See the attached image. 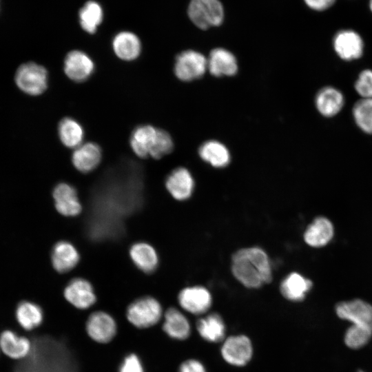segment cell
<instances>
[{
	"label": "cell",
	"instance_id": "cell-1",
	"mask_svg": "<svg viewBox=\"0 0 372 372\" xmlns=\"http://www.w3.org/2000/svg\"><path fill=\"white\" fill-rule=\"evenodd\" d=\"M234 276L247 288H258L272 280L269 257L260 247H253L238 250L231 258Z\"/></svg>",
	"mask_w": 372,
	"mask_h": 372
},
{
	"label": "cell",
	"instance_id": "cell-2",
	"mask_svg": "<svg viewBox=\"0 0 372 372\" xmlns=\"http://www.w3.org/2000/svg\"><path fill=\"white\" fill-rule=\"evenodd\" d=\"M187 14L196 26L206 30L221 25L225 13L219 0H190Z\"/></svg>",
	"mask_w": 372,
	"mask_h": 372
},
{
	"label": "cell",
	"instance_id": "cell-3",
	"mask_svg": "<svg viewBox=\"0 0 372 372\" xmlns=\"http://www.w3.org/2000/svg\"><path fill=\"white\" fill-rule=\"evenodd\" d=\"M162 316L161 304L149 296L136 300L128 306L126 311L129 322L138 329H146L156 324Z\"/></svg>",
	"mask_w": 372,
	"mask_h": 372
},
{
	"label": "cell",
	"instance_id": "cell-4",
	"mask_svg": "<svg viewBox=\"0 0 372 372\" xmlns=\"http://www.w3.org/2000/svg\"><path fill=\"white\" fill-rule=\"evenodd\" d=\"M14 79L19 88L30 95H39L48 86L47 70L33 62L22 64L17 69Z\"/></svg>",
	"mask_w": 372,
	"mask_h": 372
},
{
	"label": "cell",
	"instance_id": "cell-5",
	"mask_svg": "<svg viewBox=\"0 0 372 372\" xmlns=\"http://www.w3.org/2000/svg\"><path fill=\"white\" fill-rule=\"evenodd\" d=\"M207 70V59L200 52L187 50L176 58L174 73L183 81H191L200 78Z\"/></svg>",
	"mask_w": 372,
	"mask_h": 372
},
{
	"label": "cell",
	"instance_id": "cell-6",
	"mask_svg": "<svg viewBox=\"0 0 372 372\" xmlns=\"http://www.w3.org/2000/svg\"><path fill=\"white\" fill-rule=\"evenodd\" d=\"M223 342L220 354L229 364L243 366L251 360L254 349L251 341L247 335H231Z\"/></svg>",
	"mask_w": 372,
	"mask_h": 372
},
{
	"label": "cell",
	"instance_id": "cell-7",
	"mask_svg": "<svg viewBox=\"0 0 372 372\" xmlns=\"http://www.w3.org/2000/svg\"><path fill=\"white\" fill-rule=\"evenodd\" d=\"M85 331L88 336L99 344H107L115 337L117 326L114 319L109 313L98 311L87 318Z\"/></svg>",
	"mask_w": 372,
	"mask_h": 372
},
{
	"label": "cell",
	"instance_id": "cell-8",
	"mask_svg": "<svg viewBox=\"0 0 372 372\" xmlns=\"http://www.w3.org/2000/svg\"><path fill=\"white\" fill-rule=\"evenodd\" d=\"M337 316L353 324L372 330V305L360 299L338 303L335 307Z\"/></svg>",
	"mask_w": 372,
	"mask_h": 372
},
{
	"label": "cell",
	"instance_id": "cell-9",
	"mask_svg": "<svg viewBox=\"0 0 372 372\" xmlns=\"http://www.w3.org/2000/svg\"><path fill=\"white\" fill-rule=\"evenodd\" d=\"M178 300L183 309L194 315L205 313L212 304L210 292L201 286L183 289L178 294Z\"/></svg>",
	"mask_w": 372,
	"mask_h": 372
},
{
	"label": "cell",
	"instance_id": "cell-10",
	"mask_svg": "<svg viewBox=\"0 0 372 372\" xmlns=\"http://www.w3.org/2000/svg\"><path fill=\"white\" fill-rule=\"evenodd\" d=\"M333 48L344 61L359 59L363 53L364 43L360 35L352 30L339 31L333 38Z\"/></svg>",
	"mask_w": 372,
	"mask_h": 372
},
{
	"label": "cell",
	"instance_id": "cell-11",
	"mask_svg": "<svg viewBox=\"0 0 372 372\" xmlns=\"http://www.w3.org/2000/svg\"><path fill=\"white\" fill-rule=\"evenodd\" d=\"M94 70L92 59L80 50L68 53L64 60V72L72 81L82 82L87 79Z\"/></svg>",
	"mask_w": 372,
	"mask_h": 372
},
{
	"label": "cell",
	"instance_id": "cell-12",
	"mask_svg": "<svg viewBox=\"0 0 372 372\" xmlns=\"http://www.w3.org/2000/svg\"><path fill=\"white\" fill-rule=\"evenodd\" d=\"M66 300L79 309H86L92 306L96 300L91 284L85 279L72 280L64 289Z\"/></svg>",
	"mask_w": 372,
	"mask_h": 372
},
{
	"label": "cell",
	"instance_id": "cell-13",
	"mask_svg": "<svg viewBox=\"0 0 372 372\" xmlns=\"http://www.w3.org/2000/svg\"><path fill=\"white\" fill-rule=\"evenodd\" d=\"M207 59V70L217 77L234 76L238 71L235 56L229 50L217 48L212 50Z\"/></svg>",
	"mask_w": 372,
	"mask_h": 372
},
{
	"label": "cell",
	"instance_id": "cell-14",
	"mask_svg": "<svg viewBox=\"0 0 372 372\" xmlns=\"http://www.w3.org/2000/svg\"><path fill=\"white\" fill-rule=\"evenodd\" d=\"M54 205L61 214L65 216H74L81 211V205L79 200L75 189L69 184L60 183L53 192Z\"/></svg>",
	"mask_w": 372,
	"mask_h": 372
},
{
	"label": "cell",
	"instance_id": "cell-15",
	"mask_svg": "<svg viewBox=\"0 0 372 372\" xmlns=\"http://www.w3.org/2000/svg\"><path fill=\"white\" fill-rule=\"evenodd\" d=\"M165 186L173 198L178 200H185L192 195L194 181L186 168L178 167L168 176Z\"/></svg>",
	"mask_w": 372,
	"mask_h": 372
},
{
	"label": "cell",
	"instance_id": "cell-16",
	"mask_svg": "<svg viewBox=\"0 0 372 372\" xmlns=\"http://www.w3.org/2000/svg\"><path fill=\"white\" fill-rule=\"evenodd\" d=\"M334 229L332 223L325 217H318L307 227L304 233L305 242L313 247H321L332 239Z\"/></svg>",
	"mask_w": 372,
	"mask_h": 372
},
{
	"label": "cell",
	"instance_id": "cell-17",
	"mask_svg": "<svg viewBox=\"0 0 372 372\" xmlns=\"http://www.w3.org/2000/svg\"><path fill=\"white\" fill-rule=\"evenodd\" d=\"M101 160V149L94 143L80 145L72 155V162L79 171L87 173L94 169Z\"/></svg>",
	"mask_w": 372,
	"mask_h": 372
},
{
	"label": "cell",
	"instance_id": "cell-18",
	"mask_svg": "<svg viewBox=\"0 0 372 372\" xmlns=\"http://www.w3.org/2000/svg\"><path fill=\"white\" fill-rule=\"evenodd\" d=\"M163 331L171 338L183 340L191 333V327L187 318L178 309L169 308L164 314Z\"/></svg>",
	"mask_w": 372,
	"mask_h": 372
},
{
	"label": "cell",
	"instance_id": "cell-19",
	"mask_svg": "<svg viewBox=\"0 0 372 372\" xmlns=\"http://www.w3.org/2000/svg\"><path fill=\"white\" fill-rule=\"evenodd\" d=\"M200 336L209 342H220L225 339L226 327L222 317L212 313L200 318L196 323Z\"/></svg>",
	"mask_w": 372,
	"mask_h": 372
},
{
	"label": "cell",
	"instance_id": "cell-20",
	"mask_svg": "<svg viewBox=\"0 0 372 372\" xmlns=\"http://www.w3.org/2000/svg\"><path fill=\"white\" fill-rule=\"evenodd\" d=\"M315 103L317 110L322 116L331 117L341 110L344 99L340 91L333 87L328 86L318 92Z\"/></svg>",
	"mask_w": 372,
	"mask_h": 372
},
{
	"label": "cell",
	"instance_id": "cell-21",
	"mask_svg": "<svg viewBox=\"0 0 372 372\" xmlns=\"http://www.w3.org/2000/svg\"><path fill=\"white\" fill-rule=\"evenodd\" d=\"M112 47L116 55L125 61L136 59L141 51L139 38L130 31H122L116 34L112 41Z\"/></svg>",
	"mask_w": 372,
	"mask_h": 372
},
{
	"label": "cell",
	"instance_id": "cell-22",
	"mask_svg": "<svg viewBox=\"0 0 372 372\" xmlns=\"http://www.w3.org/2000/svg\"><path fill=\"white\" fill-rule=\"evenodd\" d=\"M312 282L297 272L289 274L281 282L280 290L282 296L293 302L302 301L311 289Z\"/></svg>",
	"mask_w": 372,
	"mask_h": 372
},
{
	"label": "cell",
	"instance_id": "cell-23",
	"mask_svg": "<svg viewBox=\"0 0 372 372\" xmlns=\"http://www.w3.org/2000/svg\"><path fill=\"white\" fill-rule=\"evenodd\" d=\"M0 348L8 357L13 359H21L29 355L32 344L28 338L19 336L13 331L6 330L0 335Z\"/></svg>",
	"mask_w": 372,
	"mask_h": 372
},
{
	"label": "cell",
	"instance_id": "cell-24",
	"mask_svg": "<svg viewBox=\"0 0 372 372\" xmlns=\"http://www.w3.org/2000/svg\"><path fill=\"white\" fill-rule=\"evenodd\" d=\"M79 260V254L76 248L70 242H57L52 252V263L59 272H67L73 269Z\"/></svg>",
	"mask_w": 372,
	"mask_h": 372
},
{
	"label": "cell",
	"instance_id": "cell-25",
	"mask_svg": "<svg viewBox=\"0 0 372 372\" xmlns=\"http://www.w3.org/2000/svg\"><path fill=\"white\" fill-rule=\"evenodd\" d=\"M156 132L157 129L150 125L138 126L133 131L130 143L132 149L136 156L140 158L149 156Z\"/></svg>",
	"mask_w": 372,
	"mask_h": 372
},
{
	"label": "cell",
	"instance_id": "cell-26",
	"mask_svg": "<svg viewBox=\"0 0 372 372\" xmlns=\"http://www.w3.org/2000/svg\"><path fill=\"white\" fill-rule=\"evenodd\" d=\"M200 157L217 168L226 167L230 162V154L223 143L217 141L205 142L198 150Z\"/></svg>",
	"mask_w": 372,
	"mask_h": 372
},
{
	"label": "cell",
	"instance_id": "cell-27",
	"mask_svg": "<svg viewBox=\"0 0 372 372\" xmlns=\"http://www.w3.org/2000/svg\"><path fill=\"white\" fill-rule=\"evenodd\" d=\"M130 255L134 265L145 273L153 271L158 259L154 247L146 242H138L132 246Z\"/></svg>",
	"mask_w": 372,
	"mask_h": 372
},
{
	"label": "cell",
	"instance_id": "cell-28",
	"mask_svg": "<svg viewBox=\"0 0 372 372\" xmlns=\"http://www.w3.org/2000/svg\"><path fill=\"white\" fill-rule=\"evenodd\" d=\"M79 19L84 31L89 34L95 33L103 19L102 6L95 1H87L79 10Z\"/></svg>",
	"mask_w": 372,
	"mask_h": 372
},
{
	"label": "cell",
	"instance_id": "cell-29",
	"mask_svg": "<svg viewBox=\"0 0 372 372\" xmlns=\"http://www.w3.org/2000/svg\"><path fill=\"white\" fill-rule=\"evenodd\" d=\"M16 318L22 328L30 331L42 323L43 311L35 303L23 301L19 303L17 307Z\"/></svg>",
	"mask_w": 372,
	"mask_h": 372
},
{
	"label": "cell",
	"instance_id": "cell-30",
	"mask_svg": "<svg viewBox=\"0 0 372 372\" xmlns=\"http://www.w3.org/2000/svg\"><path fill=\"white\" fill-rule=\"evenodd\" d=\"M58 132L63 144L70 148L79 147L84 136L81 125L76 120L69 117L60 121Z\"/></svg>",
	"mask_w": 372,
	"mask_h": 372
},
{
	"label": "cell",
	"instance_id": "cell-31",
	"mask_svg": "<svg viewBox=\"0 0 372 372\" xmlns=\"http://www.w3.org/2000/svg\"><path fill=\"white\" fill-rule=\"evenodd\" d=\"M353 116L363 132L372 134V99L362 98L357 101L353 108Z\"/></svg>",
	"mask_w": 372,
	"mask_h": 372
},
{
	"label": "cell",
	"instance_id": "cell-32",
	"mask_svg": "<svg viewBox=\"0 0 372 372\" xmlns=\"http://www.w3.org/2000/svg\"><path fill=\"white\" fill-rule=\"evenodd\" d=\"M372 336V330L357 324H352L344 334L345 344L353 349H360L366 345Z\"/></svg>",
	"mask_w": 372,
	"mask_h": 372
},
{
	"label": "cell",
	"instance_id": "cell-33",
	"mask_svg": "<svg viewBox=\"0 0 372 372\" xmlns=\"http://www.w3.org/2000/svg\"><path fill=\"white\" fill-rule=\"evenodd\" d=\"M174 147L171 136L163 130L157 129L156 138L149 156L158 159L170 153Z\"/></svg>",
	"mask_w": 372,
	"mask_h": 372
},
{
	"label": "cell",
	"instance_id": "cell-34",
	"mask_svg": "<svg viewBox=\"0 0 372 372\" xmlns=\"http://www.w3.org/2000/svg\"><path fill=\"white\" fill-rule=\"evenodd\" d=\"M356 92L364 99H372V70L362 71L355 83Z\"/></svg>",
	"mask_w": 372,
	"mask_h": 372
},
{
	"label": "cell",
	"instance_id": "cell-35",
	"mask_svg": "<svg viewBox=\"0 0 372 372\" xmlns=\"http://www.w3.org/2000/svg\"><path fill=\"white\" fill-rule=\"evenodd\" d=\"M118 372H144V369L138 355L130 353L124 358Z\"/></svg>",
	"mask_w": 372,
	"mask_h": 372
},
{
	"label": "cell",
	"instance_id": "cell-36",
	"mask_svg": "<svg viewBox=\"0 0 372 372\" xmlns=\"http://www.w3.org/2000/svg\"><path fill=\"white\" fill-rule=\"evenodd\" d=\"M178 372H207L201 362L196 359L184 361L179 366Z\"/></svg>",
	"mask_w": 372,
	"mask_h": 372
},
{
	"label": "cell",
	"instance_id": "cell-37",
	"mask_svg": "<svg viewBox=\"0 0 372 372\" xmlns=\"http://www.w3.org/2000/svg\"><path fill=\"white\" fill-rule=\"evenodd\" d=\"M305 4L316 11H323L331 7L335 0H304Z\"/></svg>",
	"mask_w": 372,
	"mask_h": 372
},
{
	"label": "cell",
	"instance_id": "cell-38",
	"mask_svg": "<svg viewBox=\"0 0 372 372\" xmlns=\"http://www.w3.org/2000/svg\"><path fill=\"white\" fill-rule=\"evenodd\" d=\"M369 8L371 11L372 12V0L369 1Z\"/></svg>",
	"mask_w": 372,
	"mask_h": 372
},
{
	"label": "cell",
	"instance_id": "cell-39",
	"mask_svg": "<svg viewBox=\"0 0 372 372\" xmlns=\"http://www.w3.org/2000/svg\"><path fill=\"white\" fill-rule=\"evenodd\" d=\"M358 372H364V371H362L360 370V371H358Z\"/></svg>",
	"mask_w": 372,
	"mask_h": 372
}]
</instances>
